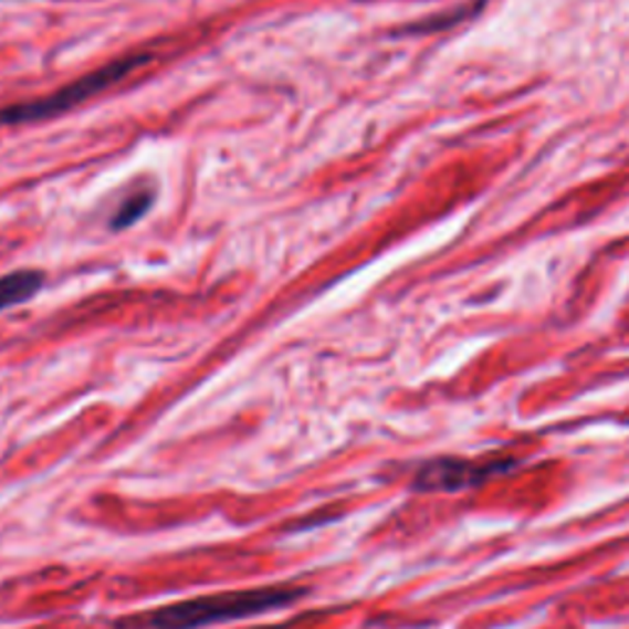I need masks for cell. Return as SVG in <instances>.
Returning <instances> with one entry per match:
<instances>
[{
  "instance_id": "obj_1",
  "label": "cell",
  "mask_w": 629,
  "mask_h": 629,
  "mask_svg": "<svg viewBox=\"0 0 629 629\" xmlns=\"http://www.w3.org/2000/svg\"><path fill=\"white\" fill-rule=\"evenodd\" d=\"M303 588L295 585H269V588H251V590H229L207 595V598H195L185 602H175L148 617L153 629H200L217 622L241 620L259 612L275 610V607L291 605L303 598Z\"/></svg>"
},
{
  "instance_id": "obj_2",
  "label": "cell",
  "mask_w": 629,
  "mask_h": 629,
  "mask_svg": "<svg viewBox=\"0 0 629 629\" xmlns=\"http://www.w3.org/2000/svg\"><path fill=\"white\" fill-rule=\"evenodd\" d=\"M148 60H150L148 54H128V57H120V60H114L112 64H104L102 70H94L90 74L80 76V80L62 86V90L52 92L50 96H40L25 104H13V106L0 108V126L42 124V120L67 114L72 112V108L90 102V98L104 94L106 90H112L114 84H118L124 76H128Z\"/></svg>"
},
{
  "instance_id": "obj_3",
  "label": "cell",
  "mask_w": 629,
  "mask_h": 629,
  "mask_svg": "<svg viewBox=\"0 0 629 629\" xmlns=\"http://www.w3.org/2000/svg\"><path fill=\"white\" fill-rule=\"evenodd\" d=\"M516 468L512 458L502 460H465L433 458L416 470L413 490L418 492H460L480 488L492 478H500Z\"/></svg>"
},
{
  "instance_id": "obj_4",
  "label": "cell",
  "mask_w": 629,
  "mask_h": 629,
  "mask_svg": "<svg viewBox=\"0 0 629 629\" xmlns=\"http://www.w3.org/2000/svg\"><path fill=\"white\" fill-rule=\"evenodd\" d=\"M42 289H45V273L42 271L23 269L0 275V313L32 301Z\"/></svg>"
},
{
  "instance_id": "obj_5",
  "label": "cell",
  "mask_w": 629,
  "mask_h": 629,
  "mask_svg": "<svg viewBox=\"0 0 629 629\" xmlns=\"http://www.w3.org/2000/svg\"><path fill=\"white\" fill-rule=\"evenodd\" d=\"M153 200H156V192H153V190H138L130 197H126V200L120 202L118 209H116V214L112 219V227L116 231H120V229H126L130 224H136L138 219L148 212Z\"/></svg>"
}]
</instances>
